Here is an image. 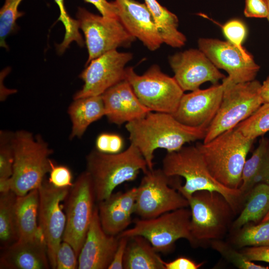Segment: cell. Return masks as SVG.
<instances>
[{"label":"cell","mask_w":269,"mask_h":269,"mask_svg":"<svg viewBox=\"0 0 269 269\" xmlns=\"http://www.w3.org/2000/svg\"><path fill=\"white\" fill-rule=\"evenodd\" d=\"M126 129L131 143L139 149L150 170L153 169L156 149L164 148L167 152L178 150L186 143L204 139L207 130L184 125L172 114L155 112L127 123Z\"/></svg>","instance_id":"obj_1"},{"label":"cell","mask_w":269,"mask_h":269,"mask_svg":"<svg viewBox=\"0 0 269 269\" xmlns=\"http://www.w3.org/2000/svg\"><path fill=\"white\" fill-rule=\"evenodd\" d=\"M162 169L168 176L184 178V185L177 180L174 187L186 199L196 191H216L226 198L236 213L245 199L240 189L229 188L212 176L196 145L167 152Z\"/></svg>","instance_id":"obj_2"},{"label":"cell","mask_w":269,"mask_h":269,"mask_svg":"<svg viewBox=\"0 0 269 269\" xmlns=\"http://www.w3.org/2000/svg\"><path fill=\"white\" fill-rule=\"evenodd\" d=\"M254 141L235 128L207 142H197L195 145L212 176L225 186L238 189L242 183L246 157Z\"/></svg>","instance_id":"obj_3"},{"label":"cell","mask_w":269,"mask_h":269,"mask_svg":"<svg viewBox=\"0 0 269 269\" xmlns=\"http://www.w3.org/2000/svg\"><path fill=\"white\" fill-rule=\"evenodd\" d=\"M86 166L98 202L110 196L119 185L135 180L140 171L145 173L148 170L143 156L132 143L117 153L92 150L86 157Z\"/></svg>","instance_id":"obj_4"},{"label":"cell","mask_w":269,"mask_h":269,"mask_svg":"<svg viewBox=\"0 0 269 269\" xmlns=\"http://www.w3.org/2000/svg\"><path fill=\"white\" fill-rule=\"evenodd\" d=\"M13 172L10 188L17 196L38 189L50 170L49 157L53 152L39 135L19 130L12 134Z\"/></svg>","instance_id":"obj_5"},{"label":"cell","mask_w":269,"mask_h":269,"mask_svg":"<svg viewBox=\"0 0 269 269\" xmlns=\"http://www.w3.org/2000/svg\"><path fill=\"white\" fill-rule=\"evenodd\" d=\"M222 81L225 87L221 103L207 129L204 143L236 128L263 104L260 96L262 84L259 81L234 83L227 76Z\"/></svg>","instance_id":"obj_6"},{"label":"cell","mask_w":269,"mask_h":269,"mask_svg":"<svg viewBox=\"0 0 269 269\" xmlns=\"http://www.w3.org/2000/svg\"><path fill=\"white\" fill-rule=\"evenodd\" d=\"M187 199L191 213L190 229L194 246L222 238L236 214L226 198L216 191L201 190Z\"/></svg>","instance_id":"obj_7"},{"label":"cell","mask_w":269,"mask_h":269,"mask_svg":"<svg viewBox=\"0 0 269 269\" xmlns=\"http://www.w3.org/2000/svg\"><path fill=\"white\" fill-rule=\"evenodd\" d=\"M191 217V210L187 207L178 209L156 217L136 220L133 228L117 236H142L157 252L167 254L173 250L175 242L180 239H185L194 246L190 229Z\"/></svg>","instance_id":"obj_8"},{"label":"cell","mask_w":269,"mask_h":269,"mask_svg":"<svg viewBox=\"0 0 269 269\" xmlns=\"http://www.w3.org/2000/svg\"><path fill=\"white\" fill-rule=\"evenodd\" d=\"M125 79L140 102L152 112L173 114L176 111L184 91L174 77L153 65L142 75L133 67L126 68Z\"/></svg>","instance_id":"obj_9"},{"label":"cell","mask_w":269,"mask_h":269,"mask_svg":"<svg viewBox=\"0 0 269 269\" xmlns=\"http://www.w3.org/2000/svg\"><path fill=\"white\" fill-rule=\"evenodd\" d=\"M176 176L161 169L148 170L137 187L135 213L143 219L189 207L188 200L173 186Z\"/></svg>","instance_id":"obj_10"},{"label":"cell","mask_w":269,"mask_h":269,"mask_svg":"<svg viewBox=\"0 0 269 269\" xmlns=\"http://www.w3.org/2000/svg\"><path fill=\"white\" fill-rule=\"evenodd\" d=\"M95 201L92 180L85 171L77 177L66 197V222L62 239L71 245L78 258L92 219Z\"/></svg>","instance_id":"obj_11"},{"label":"cell","mask_w":269,"mask_h":269,"mask_svg":"<svg viewBox=\"0 0 269 269\" xmlns=\"http://www.w3.org/2000/svg\"><path fill=\"white\" fill-rule=\"evenodd\" d=\"M76 16L88 49L86 66L108 51L130 46L136 39L118 18L100 16L81 7H78Z\"/></svg>","instance_id":"obj_12"},{"label":"cell","mask_w":269,"mask_h":269,"mask_svg":"<svg viewBox=\"0 0 269 269\" xmlns=\"http://www.w3.org/2000/svg\"><path fill=\"white\" fill-rule=\"evenodd\" d=\"M70 188H58L43 181L38 188V225L47 250L50 268L56 269L57 250L62 241L66 218L61 202L66 199Z\"/></svg>","instance_id":"obj_13"},{"label":"cell","mask_w":269,"mask_h":269,"mask_svg":"<svg viewBox=\"0 0 269 269\" xmlns=\"http://www.w3.org/2000/svg\"><path fill=\"white\" fill-rule=\"evenodd\" d=\"M132 58V53L116 49L92 60L80 75L84 83L74 94L73 99L101 95L125 80V66Z\"/></svg>","instance_id":"obj_14"},{"label":"cell","mask_w":269,"mask_h":269,"mask_svg":"<svg viewBox=\"0 0 269 269\" xmlns=\"http://www.w3.org/2000/svg\"><path fill=\"white\" fill-rule=\"evenodd\" d=\"M198 45V48L218 69L228 73L227 77L232 83L255 80L260 66L252 55H246L228 41L216 38H200Z\"/></svg>","instance_id":"obj_15"},{"label":"cell","mask_w":269,"mask_h":269,"mask_svg":"<svg viewBox=\"0 0 269 269\" xmlns=\"http://www.w3.org/2000/svg\"><path fill=\"white\" fill-rule=\"evenodd\" d=\"M169 63L184 92L197 90L207 82L217 84L226 77L199 48L177 52L169 57Z\"/></svg>","instance_id":"obj_16"},{"label":"cell","mask_w":269,"mask_h":269,"mask_svg":"<svg viewBox=\"0 0 269 269\" xmlns=\"http://www.w3.org/2000/svg\"><path fill=\"white\" fill-rule=\"evenodd\" d=\"M225 87L222 81L207 89L184 94L172 115L187 126L208 129L219 110Z\"/></svg>","instance_id":"obj_17"},{"label":"cell","mask_w":269,"mask_h":269,"mask_svg":"<svg viewBox=\"0 0 269 269\" xmlns=\"http://www.w3.org/2000/svg\"><path fill=\"white\" fill-rule=\"evenodd\" d=\"M118 18L128 32L149 50L163 43L153 17L146 4L135 0H115Z\"/></svg>","instance_id":"obj_18"},{"label":"cell","mask_w":269,"mask_h":269,"mask_svg":"<svg viewBox=\"0 0 269 269\" xmlns=\"http://www.w3.org/2000/svg\"><path fill=\"white\" fill-rule=\"evenodd\" d=\"M119 238L106 234L100 221L97 206L78 256V269H108L117 249Z\"/></svg>","instance_id":"obj_19"},{"label":"cell","mask_w":269,"mask_h":269,"mask_svg":"<svg viewBox=\"0 0 269 269\" xmlns=\"http://www.w3.org/2000/svg\"><path fill=\"white\" fill-rule=\"evenodd\" d=\"M137 187L126 192L113 193L97 206L100 221L105 232L117 236L129 226L135 213Z\"/></svg>","instance_id":"obj_20"},{"label":"cell","mask_w":269,"mask_h":269,"mask_svg":"<svg viewBox=\"0 0 269 269\" xmlns=\"http://www.w3.org/2000/svg\"><path fill=\"white\" fill-rule=\"evenodd\" d=\"M51 268L43 236L28 240H17L3 247L0 269H48Z\"/></svg>","instance_id":"obj_21"},{"label":"cell","mask_w":269,"mask_h":269,"mask_svg":"<svg viewBox=\"0 0 269 269\" xmlns=\"http://www.w3.org/2000/svg\"><path fill=\"white\" fill-rule=\"evenodd\" d=\"M38 208V189L16 196L14 213L17 240H28L43 236L37 222Z\"/></svg>","instance_id":"obj_22"},{"label":"cell","mask_w":269,"mask_h":269,"mask_svg":"<svg viewBox=\"0 0 269 269\" xmlns=\"http://www.w3.org/2000/svg\"><path fill=\"white\" fill-rule=\"evenodd\" d=\"M68 113L72 122L69 138H81L92 123L105 116L102 96L74 100L68 108Z\"/></svg>","instance_id":"obj_23"},{"label":"cell","mask_w":269,"mask_h":269,"mask_svg":"<svg viewBox=\"0 0 269 269\" xmlns=\"http://www.w3.org/2000/svg\"><path fill=\"white\" fill-rule=\"evenodd\" d=\"M163 261L146 238L141 236L129 238L124 269H165Z\"/></svg>","instance_id":"obj_24"},{"label":"cell","mask_w":269,"mask_h":269,"mask_svg":"<svg viewBox=\"0 0 269 269\" xmlns=\"http://www.w3.org/2000/svg\"><path fill=\"white\" fill-rule=\"evenodd\" d=\"M246 203L239 216L232 223V229L237 231L250 222L256 224L269 211V184L255 185L246 197Z\"/></svg>","instance_id":"obj_25"},{"label":"cell","mask_w":269,"mask_h":269,"mask_svg":"<svg viewBox=\"0 0 269 269\" xmlns=\"http://www.w3.org/2000/svg\"><path fill=\"white\" fill-rule=\"evenodd\" d=\"M157 25L163 43L173 48L183 46L186 36L178 29L177 16L156 0H144Z\"/></svg>","instance_id":"obj_26"},{"label":"cell","mask_w":269,"mask_h":269,"mask_svg":"<svg viewBox=\"0 0 269 269\" xmlns=\"http://www.w3.org/2000/svg\"><path fill=\"white\" fill-rule=\"evenodd\" d=\"M16 196L11 190L0 193V240L3 248L17 240L14 213Z\"/></svg>","instance_id":"obj_27"},{"label":"cell","mask_w":269,"mask_h":269,"mask_svg":"<svg viewBox=\"0 0 269 269\" xmlns=\"http://www.w3.org/2000/svg\"><path fill=\"white\" fill-rule=\"evenodd\" d=\"M269 157V139L263 137L251 157L246 160L243 167L242 183L239 189L245 198L252 188L254 178L265 165Z\"/></svg>","instance_id":"obj_28"},{"label":"cell","mask_w":269,"mask_h":269,"mask_svg":"<svg viewBox=\"0 0 269 269\" xmlns=\"http://www.w3.org/2000/svg\"><path fill=\"white\" fill-rule=\"evenodd\" d=\"M237 231L233 240L237 247L269 246V220L254 225L247 224Z\"/></svg>","instance_id":"obj_29"},{"label":"cell","mask_w":269,"mask_h":269,"mask_svg":"<svg viewBox=\"0 0 269 269\" xmlns=\"http://www.w3.org/2000/svg\"><path fill=\"white\" fill-rule=\"evenodd\" d=\"M101 96L104 105L105 116L109 122L121 125L132 121L116 85L106 90Z\"/></svg>","instance_id":"obj_30"},{"label":"cell","mask_w":269,"mask_h":269,"mask_svg":"<svg viewBox=\"0 0 269 269\" xmlns=\"http://www.w3.org/2000/svg\"><path fill=\"white\" fill-rule=\"evenodd\" d=\"M236 128L245 136L254 140L269 132V102L263 104Z\"/></svg>","instance_id":"obj_31"},{"label":"cell","mask_w":269,"mask_h":269,"mask_svg":"<svg viewBox=\"0 0 269 269\" xmlns=\"http://www.w3.org/2000/svg\"><path fill=\"white\" fill-rule=\"evenodd\" d=\"M22 0H5L0 10V45L7 49L5 39L17 28L16 20L24 13L18 11V7Z\"/></svg>","instance_id":"obj_32"},{"label":"cell","mask_w":269,"mask_h":269,"mask_svg":"<svg viewBox=\"0 0 269 269\" xmlns=\"http://www.w3.org/2000/svg\"><path fill=\"white\" fill-rule=\"evenodd\" d=\"M211 243L213 249L240 269H269L268 266L256 264L249 260L241 251H236L230 245L220 240H212Z\"/></svg>","instance_id":"obj_33"},{"label":"cell","mask_w":269,"mask_h":269,"mask_svg":"<svg viewBox=\"0 0 269 269\" xmlns=\"http://www.w3.org/2000/svg\"><path fill=\"white\" fill-rule=\"evenodd\" d=\"M122 99L125 104L132 121L145 117L151 111L139 101L129 83L125 79L116 84Z\"/></svg>","instance_id":"obj_34"},{"label":"cell","mask_w":269,"mask_h":269,"mask_svg":"<svg viewBox=\"0 0 269 269\" xmlns=\"http://www.w3.org/2000/svg\"><path fill=\"white\" fill-rule=\"evenodd\" d=\"M12 133L0 132V179H10L12 175L13 152L11 143Z\"/></svg>","instance_id":"obj_35"},{"label":"cell","mask_w":269,"mask_h":269,"mask_svg":"<svg viewBox=\"0 0 269 269\" xmlns=\"http://www.w3.org/2000/svg\"><path fill=\"white\" fill-rule=\"evenodd\" d=\"M223 32L227 41L236 46L246 55H251L243 47V43L246 38L247 30L244 23L239 19H232L222 26Z\"/></svg>","instance_id":"obj_36"},{"label":"cell","mask_w":269,"mask_h":269,"mask_svg":"<svg viewBox=\"0 0 269 269\" xmlns=\"http://www.w3.org/2000/svg\"><path fill=\"white\" fill-rule=\"evenodd\" d=\"M56 269H75L78 267V258L71 246L62 241L57 250Z\"/></svg>","instance_id":"obj_37"},{"label":"cell","mask_w":269,"mask_h":269,"mask_svg":"<svg viewBox=\"0 0 269 269\" xmlns=\"http://www.w3.org/2000/svg\"><path fill=\"white\" fill-rule=\"evenodd\" d=\"M123 146V138L118 134L102 133L98 136L96 140V149L104 153L120 152Z\"/></svg>","instance_id":"obj_38"},{"label":"cell","mask_w":269,"mask_h":269,"mask_svg":"<svg viewBox=\"0 0 269 269\" xmlns=\"http://www.w3.org/2000/svg\"><path fill=\"white\" fill-rule=\"evenodd\" d=\"M50 166L48 181L58 188H71L73 183L70 169L66 166L55 165L51 160Z\"/></svg>","instance_id":"obj_39"},{"label":"cell","mask_w":269,"mask_h":269,"mask_svg":"<svg viewBox=\"0 0 269 269\" xmlns=\"http://www.w3.org/2000/svg\"><path fill=\"white\" fill-rule=\"evenodd\" d=\"M267 0H245L244 13L247 17L267 18L268 15Z\"/></svg>","instance_id":"obj_40"},{"label":"cell","mask_w":269,"mask_h":269,"mask_svg":"<svg viewBox=\"0 0 269 269\" xmlns=\"http://www.w3.org/2000/svg\"><path fill=\"white\" fill-rule=\"evenodd\" d=\"M241 252L251 261L269 264V246L247 247Z\"/></svg>","instance_id":"obj_41"},{"label":"cell","mask_w":269,"mask_h":269,"mask_svg":"<svg viewBox=\"0 0 269 269\" xmlns=\"http://www.w3.org/2000/svg\"><path fill=\"white\" fill-rule=\"evenodd\" d=\"M118 238H119L118 247L108 269H124V259L129 238L127 237H118Z\"/></svg>","instance_id":"obj_42"},{"label":"cell","mask_w":269,"mask_h":269,"mask_svg":"<svg viewBox=\"0 0 269 269\" xmlns=\"http://www.w3.org/2000/svg\"><path fill=\"white\" fill-rule=\"evenodd\" d=\"M84 0L93 4L102 15L109 18H118V9L114 1L109 2L107 0Z\"/></svg>","instance_id":"obj_43"},{"label":"cell","mask_w":269,"mask_h":269,"mask_svg":"<svg viewBox=\"0 0 269 269\" xmlns=\"http://www.w3.org/2000/svg\"><path fill=\"white\" fill-rule=\"evenodd\" d=\"M163 264L165 269H197L204 263H197L189 258L181 257L169 262L163 261Z\"/></svg>","instance_id":"obj_44"},{"label":"cell","mask_w":269,"mask_h":269,"mask_svg":"<svg viewBox=\"0 0 269 269\" xmlns=\"http://www.w3.org/2000/svg\"><path fill=\"white\" fill-rule=\"evenodd\" d=\"M260 96L263 104L269 102V76L261 85Z\"/></svg>","instance_id":"obj_45"},{"label":"cell","mask_w":269,"mask_h":269,"mask_svg":"<svg viewBox=\"0 0 269 269\" xmlns=\"http://www.w3.org/2000/svg\"><path fill=\"white\" fill-rule=\"evenodd\" d=\"M269 220V211L267 214L265 216L264 219L262 220L261 222L266 221Z\"/></svg>","instance_id":"obj_46"},{"label":"cell","mask_w":269,"mask_h":269,"mask_svg":"<svg viewBox=\"0 0 269 269\" xmlns=\"http://www.w3.org/2000/svg\"><path fill=\"white\" fill-rule=\"evenodd\" d=\"M267 2H268V10H269L268 15V16H267V18L268 19V20L269 21V0H267Z\"/></svg>","instance_id":"obj_47"}]
</instances>
